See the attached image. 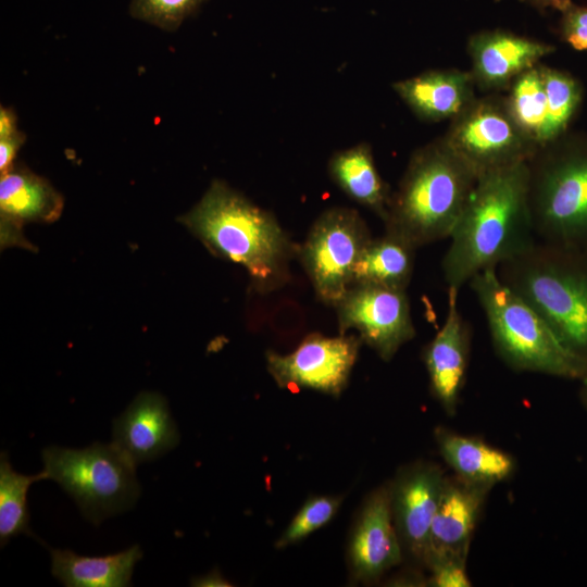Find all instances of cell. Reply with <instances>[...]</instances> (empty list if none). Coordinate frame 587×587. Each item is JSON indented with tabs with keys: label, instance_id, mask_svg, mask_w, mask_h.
Wrapping results in <instances>:
<instances>
[{
	"label": "cell",
	"instance_id": "cell-32",
	"mask_svg": "<svg viewBox=\"0 0 587 587\" xmlns=\"http://www.w3.org/2000/svg\"><path fill=\"white\" fill-rule=\"evenodd\" d=\"M523 3L532 5L539 10L553 9L561 13L569 9L573 2L572 0H520Z\"/></svg>",
	"mask_w": 587,
	"mask_h": 587
},
{
	"label": "cell",
	"instance_id": "cell-10",
	"mask_svg": "<svg viewBox=\"0 0 587 587\" xmlns=\"http://www.w3.org/2000/svg\"><path fill=\"white\" fill-rule=\"evenodd\" d=\"M335 309L339 333L355 329L384 361H390L415 336L407 290L351 286Z\"/></svg>",
	"mask_w": 587,
	"mask_h": 587
},
{
	"label": "cell",
	"instance_id": "cell-13",
	"mask_svg": "<svg viewBox=\"0 0 587 587\" xmlns=\"http://www.w3.org/2000/svg\"><path fill=\"white\" fill-rule=\"evenodd\" d=\"M466 49L476 89L484 92L507 90L519 75L555 50L553 45L504 29L471 35Z\"/></svg>",
	"mask_w": 587,
	"mask_h": 587
},
{
	"label": "cell",
	"instance_id": "cell-4",
	"mask_svg": "<svg viewBox=\"0 0 587 587\" xmlns=\"http://www.w3.org/2000/svg\"><path fill=\"white\" fill-rule=\"evenodd\" d=\"M496 271L587 362V250L537 240Z\"/></svg>",
	"mask_w": 587,
	"mask_h": 587
},
{
	"label": "cell",
	"instance_id": "cell-5",
	"mask_svg": "<svg viewBox=\"0 0 587 587\" xmlns=\"http://www.w3.org/2000/svg\"><path fill=\"white\" fill-rule=\"evenodd\" d=\"M488 323L492 345L516 371L582 379L587 362L558 338L548 323L522 297L504 285L496 268L469 282Z\"/></svg>",
	"mask_w": 587,
	"mask_h": 587
},
{
	"label": "cell",
	"instance_id": "cell-31",
	"mask_svg": "<svg viewBox=\"0 0 587 587\" xmlns=\"http://www.w3.org/2000/svg\"><path fill=\"white\" fill-rule=\"evenodd\" d=\"M560 32L562 39L573 49L587 51V7L573 3L562 12Z\"/></svg>",
	"mask_w": 587,
	"mask_h": 587
},
{
	"label": "cell",
	"instance_id": "cell-22",
	"mask_svg": "<svg viewBox=\"0 0 587 587\" xmlns=\"http://www.w3.org/2000/svg\"><path fill=\"white\" fill-rule=\"evenodd\" d=\"M415 251L413 245L392 233L372 237L353 265L350 287L374 285L407 290L414 270Z\"/></svg>",
	"mask_w": 587,
	"mask_h": 587
},
{
	"label": "cell",
	"instance_id": "cell-2",
	"mask_svg": "<svg viewBox=\"0 0 587 587\" xmlns=\"http://www.w3.org/2000/svg\"><path fill=\"white\" fill-rule=\"evenodd\" d=\"M179 222L213 254L242 266L258 291L270 292L289 279L298 248L272 213L225 182L213 180Z\"/></svg>",
	"mask_w": 587,
	"mask_h": 587
},
{
	"label": "cell",
	"instance_id": "cell-26",
	"mask_svg": "<svg viewBox=\"0 0 587 587\" xmlns=\"http://www.w3.org/2000/svg\"><path fill=\"white\" fill-rule=\"evenodd\" d=\"M540 71L548 109L544 142L546 145L567 132L569 125L582 103L583 88L580 83L567 72L541 63Z\"/></svg>",
	"mask_w": 587,
	"mask_h": 587
},
{
	"label": "cell",
	"instance_id": "cell-15",
	"mask_svg": "<svg viewBox=\"0 0 587 587\" xmlns=\"http://www.w3.org/2000/svg\"><path fill=\"white\" fill-rule=\"evenodd\" d=\"M113 444L136 465L172 450L179 433L167 402L158 392L139 394L113 422Z\"/></svg>",
	"mask_w": 587,
	"mask_h": 587
},
{
	"label": "cell",
	"instance_id": "cell-1",
	"mask_svg": "<svg viewBox=\"0 0 587 587\" xmlns=\"http://www.w3.org/2000/svg\"><path fill=\"white\" fill-rule=\"evenodd\" d=\"M527 184V162L477 178L441 260L448 288L460 290L475 274L497 268L537 241Z\"/></svg>",
	"mask_w": 587,
	"mask_h": 587
},
{
	"label": "cell",
	"instance_id": "cell-25",
	"mask_svg": "<svg viewBox=\"0 0 587 587\" xmlns=\"http://www.w3.org/2000/svg\"><path fill=\"white\" fill-rule=\"evenodd\" d=\"M45 479L42 472L35 475L17 473L7 452L0 455V542L3 547L21 534L35 537L29 527L27 491L35 482Z\"/></svg>",
	"mask_w": 587,
	"mask_h": 587
},
{
	"label": "cell",
	"instance_id": "cell-6",
	"mask_svg": "<svg viewBox=\"0 0 587 587\" xmlns=\"http://www.w3.org/2000/svg\"><path fill=\"white\" fill-rule=\"evenodd\" d=\"M537 240L587 250V135L565 133L527 162Z\"/></svg>",
	"mask_w": 587,
	"mask_h": 587
},
{
	"label": "cell",
	"instance_id": "cell-11",
	"mask_svg": "<svg viewBox=\"0 0 587 587\" xmlns=\"http://www.w3.org/2000/svg\"><path fill=\"white\" fill-rule=\"evenodd\" d=\"M361 342L345 334H311L291 353L267 351L266 369L280 388H310L336 397L348 383Z\"/></svg>",
	"mask_w": 587,
	"mask_h": 587
},
{
	"label": "cell",
	"instance_id": "cell-27",
	"mask_svg": "<svg viewBox=\"0 0 587 587\" xmlns=\"http://www.w3.org/2000/svg\"><path fill=\"white\" fill-rule=\"evenodd\" d=\"M341 499L334 496H316L308 499L298 511L275 547L286 548L327 524L337 513Z\"/></svg>",
	"mask_w": 587,
	"mask_h": 587
},
{
	"label": "cell",
	"instance_id": "cell-17",
	"mask_svg": "<svg viewBox=\"0 0 587 587\" xmlns=\"http://www.w3.org/2000/svg\"><path fill=\"white\" fill-rule=\"evenodd\" d=\"M62 209V197L45 178L22 167L10 168L0 179L2 246L28 245L21 226L26 222H54Z\"/></svg>",
	"mask_w": 587,
	"mask_h": 587
},
{
	"label": "cell",
	"instance_id": "cell-30",
	"mask_svg": "<svg viewBox=\"0 0 587 587\" xmlns=\"http://www.w3.org/2000/svg\"><path fill=\"white\" fill-rule=\"evenodd\" d=\"M24 136L17 130L13 112L7 108L0 110V172L1 175L13 167L16 152Z\"/></svg>",
	"mask_w": 587,
	"mask_h": 587
},
{
	"label": "cell",
	"instance_id": "cell-18",
	"mask_svg": "<svg viewBox=\"0 0 587 587\" xmlns=\"http://www.w3.org/2000/svg\"><path fill=\"white\" fill-rule=\"evenodd\" d=\"M490 487L458 476L446 477L430 527L425 562L433 555L467 558L475 525Z\"/></svg>",
	"mask_w": 587,
	"mask_h": 587
},
{
	"label": "cell",
	"instance_id": "cell-24",
	"mask_svg": "<svg viewBox=\"0 0 587 587\" xmlns=\"http://www.w3.org/2000/svg\"><path fill=\"white\" fill-rule=\"evenodd\" d=\"M508 108L526 135L541 147L547 125V97L540 63L519 75L507 89Z\"/></svg>",
	"mask_w": 587,
	"mask_h": 587
},
{
	"label": "cell",
	"instance_id": "cell-34",
	"mask_svg": "<svg viewBox=\"0 0 587 587\" xmlns=\"http://www.w3.org/2000/svg\"><path fill=\"white\" fill-rule=\"evenodd\" d=\"M582 380V387H580V399L583 403L587 408V375L580 379Z\"/></svg>",
	"mask_w": 587,
	"mask_h": 587
},
{
	"label": "cell",
	"instance_id": "cell-23",
	"mask_svg": "<svg viewBox=\"0 0 587 587\" xmlns=\"http://www.w3.org/2000/svg\"><path fill=\"white\" fill-rule=\"evenodd\" d=\"M436 435L442 458L461 479L494 486L514 470L511 455L478 438L444 429Z\"/></svg>",
	"mask_w": 587,
	"mask_h": 587
},
{
	"label": "cell",
	"instance_id": "cell-21",
	"mask_svg": "<svg viewBox=\"0 0 587 587\" xmlns=\"http://www.w3.org/2000/svg\"><path fill=\"white\" fill-rule=\"evenodd\" d=\"M51 573L66 587H125L142 558L139 546L102 557L79 555L72 550L49 548Z\"/></svg>",
	"mask_w": 587,
	"mask_h": 587
},
{
	"label": "cell",
	"instance_id": "cell-14",
	"mask_svg": "<svg viewBox=\"0 0 587 587\" xmlns=\"http://www.w3.org/2000/svg\"><path fill=\"white\" fill-rule=\"evenodd\" d=\"M459 290L448 288L445 322L424 350L430 389L444 410L454 414L462 391L470 352V327L458 305Z\"/></svg>",
	"mask_w": 587,
	"mask_h": 587
},
{
	"label": "cell",
	"instance_id": "cell-8",
	"mask_svg": "<svg viewBox=\"0 0 587 587\" xmlns=\"http://www.w3.org/2000/svg\"><path fill=\"white\" fill-rule=\"evenodd\" d=\"M441 138L477 178L528 162L539 148L512 116L505 96L498 93L476 97Z\"/></svg>",
	"mask_w": 587,
	"mask_h": 587
},
{
	"label": "cell",
	"instance_id": "cell-28",
	"mask_svg": "<svg viewBox=\"0 0 587 587\" xmlns=\"http://www.w3.org/2000/svg\"><path fill=\"white\" fill-rule=\"evenodd\" d=\"M205 0H130L133 17L173 32Z\"/></svg>",
	"mask_w": 587,
	"mask_h": 587
},
{
	"label": "cell",
	"instance_id": "cell-33",
	"mask_svg": "<svg viewBox=\"0 0 587 587\" xmlns=\"http://www.w3.org/2000/svg\"><path fill=\"white\" fill-rule=\"evenodd\" d=\"M192 585L196 586H230V584L223 578L220 573H209L205 576L198 577L192 580Z\"/></svg>",
	"mask_w": 587,
	"mask_h": 587
},
{
	"label": "cell",
	"instance_id": "cell-7",
	"mask_svg": "<svg viewBox=\"0 0 587 587\" xmlns=\"http://www.w3.org/2000/svg\"><path fill=\"white\" fill-rule=\"evenodd\" d=\"M41 458L45 479L58 483L93 524L128 510L139 497L136 464L113 442L84 449L50 446Z\"/></svg>",
	"mask_w": 587,
	"mask_h": 587
},
{
	"label": "cell",
	"instance_id": "cell-9",
	"mask_svg": "<svg viewBox=\"0 0 587 587\" xmlns=\"http://www.w3.org/2000/svg\"><path fill=\"white\" fill-rule=\"evenodd\" d=\"M371 238L365 221L351 208H329L313 222L297 254L322 302L335 307L345 296L353 265Z\"/></svg>",
	"mask_w": 587,
	"mask_h": 587
},
{
	"label": "cell",
	"instance_id": "cell-20",
	"mask_svg": "<svg viewBox=\"0 0 587 587\" xmlns=\"http://www.w3.org/2000/svg\"><path fill=\"white\" fill-rule=\"evenodd\" d=\"M327 170L332 180L350 199L385 221L392 191L380 176L369 143L360 142L336 151Z\"/></svg>",
	"mask_w": 587,
	"mask_h": 587
},
{
	"label": "cell",
	"instance_id": "cell-16",
	"mask_svg": "<svg viewBox=\"0 0 587 587\" xmlns=\"http://www.w3.org/2000/svg\"><path fill=\"white\" fill-rule=\"evenodd\" d=\"M401 541L392 520L390 487L373 492L354 527L349 559L354 576L373 580L401 562Z\"/></svg>",
	"mask_w": 587,
	"mask_h": 587
},
{
	"label": "cell",
	"instance_id": "cell-29",
	"mask_svg": "<svg viewBox=\"0 0 587 587\" xmlns=\"http://www.w3.org/2000/svg\"><path fill=\"white\" fill-rule=\"evenodd\" d=\"M466 559L449 555L429 557L425 565L430 571V585L435 587H469Z\"/></svg>",
	"mask_w": 587,
	"mask_h": 587
},
{
	"label": "cell",
	"instance_id": "cell-3",
	"mask_svg": "<svg viewBox=\"0 0 587 587\" xmlns=\"http://www.w3.org/2000/svg\"><path fill=\"white\" fill-rule=\"evenodd\" d=\"M476 180L441 137L420 147L391 192L385 232L416 249L449 238Z\"/></svg>",
	"mask_w": 587,
	"mask_h": 587
},
{
	"label": "cell",
	"instance_id": "cell-12",
	"mask_svg": "<svg viewBox=\"0 0 587 587\" xmlns=\"http://www.w3.org/2000/svg\"><path fill=\"white\" fill-rule=\"evenodd\" d=\"M445 480L437 465L417 463L402 471L390 487L392 520L400 541L423 562Z\"/></svg>",
	"mask_w": 587,
	"mask_h": 587
},
{
	"label": "cell",
	"instance_id": "cell-19",
	"mask_svg": "<svg viewBox=\"0 0 587 587\" xmlns=\"http://www.w3.org/2000/svg\"><path fill=\"white\" fill-rule=\"evenodd\" d=\"M391 87L424 122L451 121L476 98L471 72L457 68L429 70Z\"/></svg>",
	"mask_w": 587,
	"mask_h": 587
}]
</instances>
